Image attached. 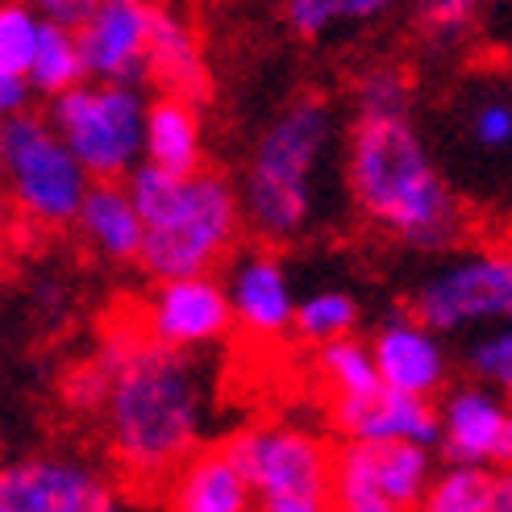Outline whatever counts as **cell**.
I'll return each mask as SVG.
<instances>
[{
  "instance_id": "obj_1",
  "label": "cell",
  "mask_w": 512,
  "mask_h": 512,
  "mask_svg": "<svg viewBox=\"0 0 512 512\" xmlns=\"http://www.w3.org/2000/svg\"><path fill=\"white\" fill-rule=\"evenodd\" d=\"M96 358L109 367L105 417L117 463L134 475H163L184 463L209 408L196 358L130 329H117Z\"/></svg>"
},
{
  "instance_id": "obj_2",
  "label": "cell",
  "mask_w": 512,
  "mask_h": 512,
  "mask_svg": "<svg viewBox=\"0 0 512 512\" xmlns=\"http://www.w3.org/2000/svg\"><path fill=\"white\" fill-rule=\"evenodd\" d=\"M350 192L375 225L421 250L450 246L463 213L408 117L358 121L346 155Z\"/></svg>"
},
{
  "instance_id": "obj_3",
  "label": "cell",
  "mask_w": 512,
  "mask_h": 512,
  "mask_svg": "<svg viewBox=\"0 0 512 512\" xmlns=\"http://www.w3.org/2000/svg\"><path fill=\"white\" fill-rule=\"evenodd\" d=\"M125 188L146 229L138 263L159 284L213 275L217 259L234 246L242 229V196L213 171L167 175L142 163L125 179Z\"/></svg>"
},
{
  "instance_id": "obj_4",
  "label": "cell",
  "mask_w": 512,
  "mask_h": 512,
  "mask_svg": "<svg viewBox=\"0 0 512 512\" xmlns=\"http://www.w3.org/2000/svg\"><path fill=\"white\" fill-rule=\"evenodd\" d=\"M329 142H334V117L321 96L292 100L263 130L242 184V217L263 238H296L309 225Z\"/></svg>"
},
{
  "instance_id": "obj_5",
  "label": "cell",
  "mask_w": 512,
  "mask_h": 512,
  "mask_svg": "<svg viewBox=\"0 0 512 512\" xmlns=\"http://www.w3.org/2000/svg\"><path fill=\"white\" fill-rule=\"evenodd\" d=\"M150 100L138 84H80L50 105V125L92 184H121L146 163Z\"/></svg>"
},
{
  "instance_id": "obj_6",
  "label": "cell",
  "mask_w": 512,
  "mask_h": 512,
  "mask_svg": "<svg viewBox=\"0 0 512 512\" xmlns=\"http://www.w3.org/2000/svg\"><path fill=\"white\" fill-rule=\"evenodd\" d=\"M0 179L17 209L42 225L80 221L84 196L92 188L80 159L38 113H21L0 125Z\"/></svg>"
},
{
  "instance_id": "obj_7",
  "label": "cell",
  "mask_w": 512,
  "mask_h": 512,
  "mask_svg": "<svg viewBox=\"0 0 512 512\" xmlns=\"http://www.w3.org/2000/svg\"><path fill=\"white\" fill-rule=\"evenodd\" d=\"M417 321L433 334L467 325H512V246L467 254L429 275L413 296Z\"/></svg>"
},
{
  "instance_id": "obj_8",
  "label": "cell",
  "mask_w": 512,
  "mask_h": 512,
  "mask_svg": "<svg viewBox=\"0 0 512 512\" xmlns=\"http://www.w3.org/2000/svg\"><path fill=\"white\" fill-rule=\"evenodd\" d=\"M225 454L250 483V492L263 500L288 496H329L334 488V458L304 429L292 425H254L229 438Z\"/></svg>"
},
{
  "instance_id": "obj_9",
  "label": "cell",
  "mask_w": 512,
  "mask_h": 512,
  "mask_svg": "<svg viewBox=\"0 0 512 512\" xmlns=\"http://www.w3.org/2000/svg\"><path fill=\"white\" fill-rule=\"evenodd\" d=\"M113 488L80 458H9L0 463V512H92Z\"/></svg>"
},
{
  "instance_id": "obj_10",
  "label": "cell",
  "mask_w": 512,
  "mask_h": 512,
  "mask_svg": "<svg viewBox=\"0 0 512 512\" xmlns=\"http://www.w3.org/2000/svg\"><path fill=\"white\" fill-rule=\"evenodd\" d=\"M150 17H155V9L138 5V0L92 5L88 21L75 30L92 84H138V75H146Z\"/></svg>"
},
{
  "instance_id": "obj_11",
  "label": "cell",
  "mask_w": 512,
  "mask_h": 512,
  "mask_svg": "<svg viewBox=\"0 0 512 512\" xmlns=\"http://www.w3.org/2000/svg\"><path fill=\"white\" fill-rule=\"evenodd\" d=\"M234 325V309H229V292L213 275L200 279H175V284H159L146 304V329L150 338L171 346V350H196L225 338V329Z\"/></svg>"
},
{
  "instance_id": "obj_12",
  "label": "cell",
  "mask_w": 512,
  "mask_h": 512,
  "mask_svg": "<svg viewBox=\"0 0 512 512\" xmlns=\"http://www.w3.org/2000/svg\"><path fill=\"white\" fill-rule=\"evenodd\" d=\"M371 358H375L379 383L400 396L429 400L446 379V350L438 334L417 317H392L383 325L371 342Z\"/></svg>"
},
{
  "instance_id": "obj_13",
  "label": "cell",
  "mask_w": 512,
  "mask_h": 512,
  "mask_svg": "<svg viewBox=\"0 0 512 512\" xmlns=\"http://www.w3.org/2000/svg\"><path fill=\"white\" fill-rule=\"evenodd\" d=\"M334 417L354 446H421L442 442V413L429 400L383 388L363 404H334Z\"/></svg>"
},
{
  "instance_id": "obj_14",
  "label": "cell",
  "mask_w": 512,
  "mask_h": 512,
  "mask_svg": "<svg viewBox=\"0 0 512 512\" xmlns=\"http://www.w3.org/2000/svg\"><path fill=\"white\" fill-rule=\"evenodd\" d=\"M229 309L242 329H250L254 338H279L284 329L296 325V296H292V279L284 263L271 254H246L234 263L229 275Z\"/></svg>"
},
{
  "instance_id": "obj_15",
  "label": "cell",
  "mask_w": 512,
  "mask_h": 512,
  "mask_svg": "<svg viewBox=\"0 0 512 512\" xmlns=\"http://www.w3.org/2000/svg\"><path fill=\"white\" fill-rule=\"evenodd\" d=\"M146 75H155L163 96L184 100V105H192V109H200L213 92L209 63H204V55H200V42L192 34V25L171 9H155V17H150Z\"/></svg>"
},
{
  "instance_id": "obj_16",
  "label": "cell",
  "mask_w": 512,
  "mask_h": 512,
  "mask_svg": "<svg viewBox=\"0 0 512 512\" xmlns=\"http://www.w3.org/2000/svg\"><path fill=\"white\" fill-rule=\"evenodd\" d=\"M512 408L492 388H458L442 408V450L450 467H488Z\"/></svg>"
},
{
  "instance_id": "obj_17",
  "label": "cell",
  "mask_w": 512,
  "mask_h": 512,
  "mask_svg": "<svg viewBox=\"0 0 512 512\" xmlns=\"http://www.w3.org/2000/svg\"><path fill=\"white\" fill-rule=\"evenodd\" d=\"M175 512H254V492L221 450L192 454L175 483Z\"/></svg>"
},
{
  "instance_id": "obj_18",
  "label": "cell",
  "mask_w": 512,
  "mask_h": 512,
  "mask_svg": "<svg viewBox=\"0 0 512 512\" xmlns=\"http://www.w3.org/2000/svg\"><path fill=\"white\" fill-rule=\"evenodd\" d=\"M200 159V113L175 96H155L146 113V167H159L167 175H200Z\"/></svg>"
},
{
  "instance_id": "obj_19",
  "label": "cell",
  "mask_w": 512,
  "mask_h": 512,
  "mask_svg": "<svg viewBox=\"0 0 512 512\" xmlns=\"http://www.w3.org/2000/svg\"><path fill=\"white\" fill-rule=\"evenodd\" d=\"M80 229L105 259H121V263L142 259L146 229L125 184H92L80 209Z\"/></svg>"
},
{
  "instance_id": "obj_20",
  "label": "cell",
  "mask_w": 512,
  "mask_h": 512,
  "mask_svg": "<svg viewBox=\"0 0 512 512\" xmlns=\"http://www.w3.org/2000/svg\"><path fill=\"white\" fill-rule=\"evenodd\" d=\"M30 84L42 96H63L71 88L88 84V71H84V55H80V38H75V30L42 17V42H38L34 67H30Z\"/></svg>"
},
{
  "instance_id": "obj_21",
  "label": "cell",
  "mask_w": 512,
  "mask_h": 512,
  "mask_svg": "<svg viewBox=\"0 0 512 512\" xmlns=\"http://www.w3.org/2000/svg\"><path fill=\"white\" fill-rule=\"evenodd\" d=\"M329 496H334L338 512H404L400 504L383 496L371 446H354V442L334 458V488H329Z\"/></svg>"
},
{
  "instance_id": "obj_22",
  "label": "cell",
  "mask_w": 512,
  "mask_h": 512,
  "mask_svg": "<svg viewBox=\"0 0 512 512\" xmlns=\"http://www.w3.org/2000/svg\"><path fill=\"white\" fill-rule=\"evenodd\" d=\"M321 375H325V383L338 396L334 404H363V400L383 392L375 358H371V346L354 342V338L334 342V346H321Z\"/></svg>"
},
{
  "instance_id": "obj_23",
  "label": "cell",
  "mask_w": 512,
  "mask_h": 512,
  "mask_svg": "<svg viewBox=\"0 0 512 512\" xmlns=\"http://www.w3.org/2000/svg\"><path fill=\"white\" fill-rule=\"evenodd\" d=\"M371 454H375V479L392 504H400L408 512L413 504L425 500L429 483H433L429 450H421V446H371Z\"/></svg>"
},
{
  "instance_id": "obj_24",
  "label": "cell",
  "mask_w": 512,
  "mask_h": 512,
  "mask_svg": "<svg viewBox=\"0 0 512 512\" xmlns=\"http://www.w3.org/2000/svg\"><path fill=\"white\" fill-rule=\"evenodd\" d=\"M421 512H496V475L488 467H446L433 475Z\"/></svg>"
},
{
  "instance_id": "obj_25",
  "label": "cell",
  "mask_w": 512,
  "mask_h": 512,
  "mask_svg": "<svg viewBox=\"0 0 512 512\" xmlns=\"http://www.w3.org/2000/svg\"><path fill=\"white\" fill-rule=\"evenodd\" d=\"M358 321V304L350 292H313L296 304V334L309 338V342H321V346H334V342H346L350 329Z\"/></svg>"
},
{
  "instance_id": "obj_26",
  "label": "cell",
  "mask_w": 512,
  "mask_h": 512,
  "mask_svg": "<svg viewBox=\"0 0 512 512\" xmlns=\"http://www.w3.org/2000/svg\"><path fill=\"white\" fill-rule=\"evenodd\" d=\"M42 42V17L25 5H0V71L30 75Z\"/></svg>"
},
{
  "instance_id": "obj_27",
  "label": "cell",
  "mask_w": 512,
  "mask_h": 512,
  "mask_svg": "<svg viewBox=\"0 0 512 512\" xmlns=\"http://www.w3.org/2000/svg\"><path fill=\"white\" fill-rule=\"evenodd\" d=\"M379 13H383V0H292L288 25L300 38H321L329 25L363 21V17H379Z\"/></svg>"
},
{
  "instance_id": "obj_28",
  "label": "cell",
  "mask_w": 512,
  "mask_h": 512,
  "mask_svg": "<svg viewBox=\"0 0 512 512\" xmlns=\"http://www.w3.org/2000/svg\"><path fill=\"white\" fill-rule=\"evenodd\" d=\"M354 105L358 121H383V117H408V84L404 75L392 67H375L367 71L354 88Z\"/></svg>"
},
{
  "instance_id": "obj_29",
  "label": "cell",
  "mask_w": 512,
  "mask_h": 512,
  "mask_svg": "<svg viewBox=\"0 0 512 512\" xmlns=\"http://www.w3.org/2000/svg\"><path fill=\"white\" fill-rule=\"evenodd\" d=\"M467 363L488 388L512 396V325H500L492 334H483L479 342H471Z\"/></svg>"
},
{
  "instance_id": "obj_30",
  "label": "cell",
  "mask_w": 512,
  "mask_h": 512,
  "mask_svg": "<svg viewBox=\"0 0 512 512\" xmlns=\"http://www.w3.org/2000/svg\"><path fill=\"white\" fill-rule=\"evenodd\" d=\"M67 400L84 413H96V408L109 404V367L100 358H88L84 367H75L67 379Z\"/></svg>"
},
{
  "instance_id": "obj_31",
  "label": "cell",
  "mask_w": 512,
  "mask_h": 512,
  "mask_svg": "<svg viewBox=\"0 0 512 512\" xmlns=\"http://www.w3.org/2000/svg\"><path fill=\"white\" fill-rule=\"evenodd\" d=\"M471 134L488 150L512 146V105H504V100H488V105H479V113L471 121Z\"/></svg>"
},
{
  "instance_id": "obj_32",
  "label": "cell",
  "mask_w": 512,
  "mask_h": 512,
  "mask_svg": "<svg viewBox=\"0 0 512 512\" xmlns=\"http://www.w3.org/2000/svg\"><path fill=\"white\" fill-rule=\"evenodd\" d=\"M30 96H34L30 75L0 71V113H5V121H9V117H21V113H30Z\"/></svg>"
},
{
  "instance_id": "obj_33",
  "label": "cell",
  "mask_w": 512,
  "mask_h": 512,
  "mask_svg": "<svg viewBox=\"0 0 512 512\" xmlns=\"http://www.w3.org/2000/svg\"><path fill=\"white\" fill-rule=\"evenodd\" d=\"M471 5H463V0H438V5H425V21L433 25V30L442 34H454V30H467L471 25Z\"/></svg>"
},
{
  "instance_id": "obj_34",
  "label": "cell",
  "mask_w": 512,
  "mask_h": 512,
  "mask_svg": "<svg viewBox=\"0 0 512 512\" xmlns=\"http://www.w3.org/2000/svg\"><path fill=\"white\" fill-rule=\"evenodd\" d=\"M42 13H46V21L67 25V30H80V25L88 21V13H92V5L88 0H46Z\"/></svg>"
},
{
  "instance_id": "obj_35",
  "label": "cell",
  "mask_w": 512,
  "mask_h": 512,
  "mask_svg": "<svg viewBox=\"0 0 512 512\" xmlns=\"http://www.w3.org/2000/svg\"><path fill=\"white\" fill-rule=\"evenodd\" d=\"M259 512H329V496H288V500H263Z\"/></svg>"
},
{
  "instance_id": "obj_36",
  "label": "cell",
  "mask_w": 512,
  "mask_h": 512,
  "mask_svg": "<svg viewBox=\"0 0 512 512\" xmlns=\"http://www.w3.org/2000/svg\"><path fill=\"white\" fill-rule=\"evenodd\" d=\"M492 467L512 471V417H508V425H504V433H500V446H496V454H492Z\"/></svg>"
},
{
  "instance_id": "obj_37",
  "label": "cell",
  "mask_w": 512,
  "mask_h": 512,
  "mask_svg": "<svg viewBox=\"0 0 512 512\" xmlns=\"http://www.w3.org/2000/svg\"><path fill=\"white\" fill-rule=\"evenodd\" d=\"M496 512H512V471L496 475Z\"/></svg>"
},
{
  "instance_id": "obj_38",
  "label": "cell",
  "mask_w": 512,
  "mask_h": 512,
  "mask_svg": "<svg viewBox=\"0 0 512 512\" xmlns=\"http://www.w3.org/2000/svg\"><path fill=\"white\" fill-rule=\"evenodd\" d=\"M92 512H125V508H121V500H117V496L109 492V496H105V500H100V504H96Z\"/></svg>"
},
{
  "instance_id": "obj_39",
  "label": "cell",
  "mask_w": 512,
  "mask_h": 512,
  "mask_svg": "<svg viewBox=\"0 0 512 512\" xmlns=\"http://www.w3.org/2000/svg\"><path fill=\"white\" fill-rule=\"evenodd\" d=\"M5 225H9V200L0 196V229H5Z\"/></svg>"
},
{
  "instance_id": "obj_40",
  "label": "cell",
  "mask_w": 512,
  "mask_h": 512,
  "mask_svg": "<svg viewBox=\"0 0 512 512\" xmlns=\"http://www.w3.org/2000/svg\"><path fill=\"white\" fill-rule=\"evenodd\" d=\"M0 125H5V113H0Z\"/></svg>"
}]
</instances>
